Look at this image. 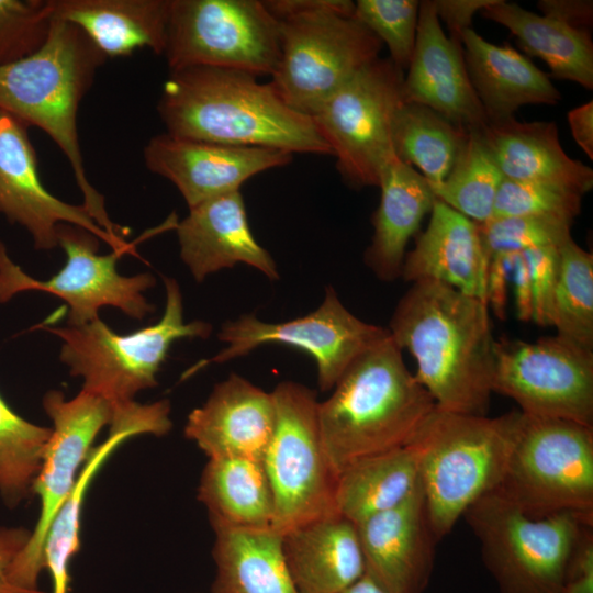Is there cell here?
Wrapping results in <instances>:
<instances>
[{
    "label": "cell",
    "mask_w": 593,
    "mask_h": 593,
    "mask_svg": "<svg viewBox=\"0 0 593 593\" xmlns=\"http://www.w3.org/2000/svg\"><path fill=\"white\" fill-rule=\"evenodd\" d=\"M388 331L415 358L414 376L437 409L486 415L495 345L486 302L438 281H415L398 302Z\"/></svg>",
    "instance_id": "cell-1"
},
{
    "label": "cell",
    "mask_w": 593,
    "mask_h": 593,
    "mask_svg": "<svg viewBox=\"0 0 593 593\" xmlns=\"http://www.w3.org/2000/svg\"><path fill=\"white\" fill-rule=\"evenodd\" d=\"M157 112L166 133L176 137L332 155L312 116L286 104L270 82L245 71L209 66L169 70Z\"/></svg>",
    "instance_id": "cell-2"
},
{
    "label": "cell",
    "mask_w": 593,
    "mask_h": 593,
    "mask_svg": "<svg viewBox=\"0 0 593 593\" xmlns=\"http://www.w3.org/2000/svg\"><path fill=\"white\" fill-rule=\"evenodd\" d=\"M318 402V424L338 475L351 462L413 443L436 404L390 333L361 354Z\"/></svg>",
    "instance_id": "cell-3"
},
{
    "label": "cell",
    "mask_w": 593,
    "mask_h": 593,
    "mask_svg": "<svg viewBox=\"0 0 593 593\" xmlns=\"http://www.w3.org/2000/svg\"><path fill=\"white\" fill-rule=\"evenodd\" d=\"M105 59L79 27L53 18L36 52L0 66V111L54 141L71 167L82 205L111 236L123 239L127 230L110 220L102 195L87 177L77 126L79 104Z\"/></svg>",
    "instance_id": "cell-4"
},
{
    "label": "cell",
    "mask_w": 593,
    "mask_h": 593,
    "mask_svg": "<svg viewBox=\"0 0 593 593\" xmlns=\"http://www.w3.org/2000/svg\"><path fill=\"white\" fill-rule=\"evenodd\" d=\"M519 419V411L488 417L436 407L425 422L411 445L438 541L474 502L499 488Z\"/></svg>",
    "instance_id": "cell-5"
},
{
    "label": "cell",
    "mask_w": 593,
    "mask_h": 593,
    "mask_svg": "<svg viewBox=\"0 0 593 593\" xmlns=\"http://www.w3.org/2000/svg\"><path fill=\"white\" fill-rule=\"evenodd\" d=\"M164 281L163 316L133 333L116 334L100 318L81 326H38L61 339L60 360L72 377L82 378V390L113 405L134 401L136 393L157 385V372L172 343L211 334L212 326L206 322H184L178 282L172 278Z\"/></svg>",
    "instance_id": "cell-6"
},
{
    "label": "cell",
    "mask_w": 593,
    "mask_h": 593,
    "mask_svg": "<svg viewBox=\"0 0 593 593\" xmlns=\"http://www.w3.org/2000/svg\"><path fill=\"white\" fill-rule=\"evenodd\" d=\"M495 491L534 518L572 513L593 523V427L521 412Z\"/></svg>",
    "instance_id": "cell-7"
},
{
    "label": "cell",
    "mask_w": 593,
    "mask_h": 593,
    "mask_svg": "<svg viewBox=\"0 0 593 593\" xmlns=\"http://www.w3.org/2000/svg\"><path fill=\"white\" fill-rule=\"evenodd\" d=\"M500 593H561L573 548L586 525L572 513L526 515L497 491L463 514Z\"/></svg>",
    "instance_id": "cell-8"
},
{
    "label": "cell",
    "mask_w": 593,
    "mask_h": 593,
    "mask_svg": "<svg viewBox=\"0 0 593 593\" xmlns=\"http://www.w3.org/2000/svg\"><path fill=\"white\" fill-rule=\"evenodd\" d=\"M271 393L276 427L262 462L273 494V528L282 534L337 513V474L323 444L316 393L293 381Z\"/></svg>",
    "instance_id": "cell-9"
},
{
    "label": "cell",
    "mask_w": 593,
    "mask_h": 593,
    "mask_svg": "<svg viewBox=\"0 0 593 593\" xmlns=\"http://www.w3.org/2000/svg\"><path fill=\"white\" fill-rule=\"evenodd\" d=\"M169 70L209 66L271 76L280 55V22L262 0H171Z\"/></svg>",
    "instance_id": "cell-10"
},
{
    "label": "cell",
    "mask_w": 593,
    "mask_h": 593,
    "mask_svg": "<svg viewBox=\"0 0 593 593\" xmlns=\"http://www.w3.org/2000/svg\"><path fill=\"white\" fill-rule=\"evenodd\" d=\"M279 22L280 55L269 82L286 104L310 116L382 48L354 16L316 12Z\"/></svg>",
    "instance_id": "cell-11"
},
{
    "label": "cell",
    "mask_w": 593,
    "mask_h": 593,
    "mask_svg": "<svg viewBox=\"0 0 593 593\" xmlns=\"http://www.w3.org/2000/svg\"><path fill=\"white\" fill-rule=\"evenodd\" d=\"M403 80L402 69L389 57H379L312 115L348 184L378 187L384 169L396 158L392 128L404 102Z\"/></svg>",
    "instance_id": "cell-12"
},
{
    "label": "cell",
    "mask_w": 593,
    "mask_h": 593,
    "mask_svg": "<svg viewBox=\"0 0 593 593\" xmlns=\"http://www.w3.org/2000/svg\"><path fill=\"white\" fill-rule=\"evenodd\" d=\"M57 240L66 254V262L47 280L26 275L0 242L1 303L29 290L54 294L69 306L68 326H81L99 318V310L103 306H114L138 320L155 310L143 294L155 286V277L150 273L125 277L116 270L118 260L134 251L136 242L126 248L99 255L100 239L89 231L67 223L57 226Z\"/></svg>",
    "instance_id": "cell-13"
},
{
    "label": "cell",
    "mask_w": 593,
    "mask_h": 593,
    "mask_svg": "<svg viewBox=\"0 0 593 593\" xmlns=\"http://www.w3.org/2000/svg\"><path fill=\"white\" fill-rule=\"evenodd\" d=\"M492 389L524 414L593 427V350L562 336L495 339Z\"/></svg>",
    "instance_id": "cell-14"
},
{
    "label": "cell",
    "mask_w": 593,
    "mask_h": 593,
    "mask_svg": "<svg viewBox=\"0 0 593 593\" xmlns=\"http://www.w3.org/2000/svg\"><path fill=\"white\" fill-rule=\"evenodd\" d=\"M388 334V328L355 316L329 287L320 306L307 315L268 323L254 314H243L225 322L219 338L227 346L212 358L199 361L187 376L213 362L245 356L259 346L282 344L307 353L316 363L320 389L329 391L361 354Z\"/></svg>",
    "instance_id": "cell-15"
},
{
    "label": "cell",
    "mask_w": 593,
    "mask_h": 593,
    "mask_svg": "<svg viewBox=\"0 0 593 593\" xmlns=\"http://www.w3.org/2000/svg\"><path fill=\"white\" fill-rule=\"evenodd\" d=\"M43 406L53 427L32 489L40 497L41 511L29 544L11 568L13 582L31 590L40 589L49 525L74 489L98 433L111 424L114 413L112 403L85 390L70 400L60 391H48Z\"/></svg>",
    "instance_id": "cell-16"
},
{
    "label": "cell",
    "mask_w": 593,
    "mask_h": 593,
    "mask_svg": "<svg viewBox=\"0 0 593 593\" xmlns=\"http://www.w3.org/2000/svg\"><path fill=\"white\" fill-rule=\"evenodd\" d=\"M0 212L23 226L35 248L58 246L57 226L61 223L85 228L112 249L132 245L111 236L83 205L69 204L53 195L42 183L35 149L27 126L0 111Z\"/></svg>",
    "instance_id": "cell-17"
},
{
    "label": "cell",
    "mask_w": 593,
    "mask_h": 593,
    "mask_svg": "<svg viewBox=\"0 0 593 593\" xmlns=\"http://www.w3.org/2000/svg\"><path fill=\"white\" fill-rule=\"evenodd\" d=\"M143 156L147 169L175 184L189 209L240 191L249 178L293 159L276 148L193 141L166 132L147 142Z\"/></svg>",
    "instance_id": "cell-18"
},
{
    "label": "cell",
    "mask_w": 593,
    "mask_h": 593,
    "mask_svg": "<svg viewBox=\"0 0 593 593\" xmlns=\"http://www.w3.org/2000/svg\"><path fill=\"white\" fill-rule=\"evenodd\" d=\"M403 98L432 109L463 131H483L489 123L469 79L461 41L445 34L434 0L419 1Z\"/></svg>",
    "instance_id": "cell-19"
},
{
    "label": "cell",
    "mask_w": 593,
    "mask_h": 593,
    "mask_svg": "<svg viewBox=\"0 0 593 593\" xmlns=\"http://www.w3.org/2000/svg\"><path fill=\"white\" fill-rule=\"evenodd\" d=\"M366 573L389 593H424L439 542L429 524L421 480L396 506L357 524Z\"/></svg>",
    "instance_id": "cell-20"
},
{
    "label": "cell",
    "mask_w": 593,
    "mask_h": 593,
    "mask_svg": "<svg viewBox=\"0 0 593 593\" xmlns=\"http://www.w3.org/2000/svg\"><path fill=\"white\" fill-rule=\"evenodd\" d=\"M276 427L271 392L232 373L188 415L184 435L208 458L262 461Z\"/></svg>",
    "instance_id": "cell-21"
},
{
    "label": "cell",
    "mask_w": 593,
    "mask_h": 593,
    "mask_svg": "<svg viewBox=\"0 0 593 593\" xmlns=\"http://www.w3.org/2000/svg\"><path fill=\"white\" fill-rule=\"evenodd\" d=\"M175 230L180 257L198 282L237 264L253 267L269 280L279 279L272 256L250 230L240 191L190 208Z\"/></svg>",
    "instance_id": "cell-22"
},
{
    "label": "cell",
    "mask_w": 593,
    "mask_h": 593,
    "mask_svg": "<svg viewBox=\"0 0 593 593\" xmlns=\"http://www.w3.org/2000/svg\"><path fill=\"white\" fill-rule=\"evenodd\" d=\"M488 265L480 224L436 199L427 227L405 254L401 278L438 281L488 303Z\"/></svg>",
    "instance_id": "cell-23"
},
{
    "label": "cell",
    "mask_w": 593,
    "mask_h": 593,
    "mask_svg": "<svg viewBox=\"0 0 593 593\" xmlns=\"http://www.w3.org/2000/svg\"><path fill=\"white\" fill-rule=\"evenodd\" d=\"M506 179L551 186L580 195L593 187V170L563 150L555 122H489L481 131Z\"/></svg>",
    "instance_id": "cell-24"
},
{
    "label": "cell",
    "mask_w": 593,
    "mask_h": 593,
    "mask_svg": "<svg viewBox=\"0 0 593 593\" xmlns=\"http://www.w3.org/2000/svg\"><path fill=\"white\" fill-rule=\"evenodd\" d=\"M281 535L284 560L299 593H338L366 572L357 525L338 513Z\"/></svg>",
    "instance_id": "cell-25"
},
{
    "label": "cell",
    "mask_w": 593,
    "mask_h": 593,
    "mask_svg": "<svg viewBox=\"0 0 593 593\" xmlns=\"http://www.w3.org/2000/svg\"><path fill=\"white\" fill-rule=\"evenodd\" d=\"M466 69L489 122L513 118L526 104H556L561 94L548 76L510 46H497L474 30L461 34Z\"/></svg>",
    "instance_id": "cell-26"
},
{
    "label": "cell",
    "mask_w": 593,
    "mask_h": 593,
    "mask_svg": "<svg viewBox=\"0 0 593 593\" xmlns=\"http://www.w3.org/2000/svg\"><path fill=\"white\" fill-rule=\"evenodd\" d=\"M171 0H51L53 18L79 27L108 57L163 55Z\"/></svg>",
    "instance_id": "cell-27"
},
{
    "label": "cell",
    "mask_w": 593,
    "mask_h": 593,
    "mask_svg": "<svg viewBox=\"0 0 593 593\" xmlns=\"http://www.w3.org/2000/svg\"><path fill=\"white\" fill-rule=\"evenodd\" d=\"M378 187L380 203L365 262L378 279L392 281L401 277L407 243L430 213L436 197L421 172L398 158L384 169Z\"/></svg>",
    "instance_id": "cell-28"
},
{
    "label": "cell",
    "mask_w": 593,
    "mask_h": 593,
    "mask_svg": "<svg viewBox=\"0 0 593 593\" xmlns=\"http://www.w3.org/2000/svg\"><path fill=\"white\" fill-rule=\"evenodd\" d=\"M158 419L146 406H134L116 413L107 439L94 447L83 465L74 489L65 500L47 530L43 545V566L52 580L51 593H68L70 561L80 547V516L88 488L109 456L126 439L155 435Z\"/></svg>",
    "instance_id": "cell-29"
},
{
    "label": "cell",
    "mask_w": 593,
    "mask_h": 593,
    "mask_svg": "<svg viewBox=\"0 0 593 593\" xmlns=\"http://www.w3.org/2000/svg\"><path fill=\"white\" fill-rule=\"evenodd\" d=\"M211 525L215 566L211 593H299L284 560L281 533Z\"/></svg>",
    "instance_id": "cell-30"
},
{
    "label": "cell",
    "mask_w": 593,
    "mask_h": 593,
    "mask_svg": "<svg viewBox=\"0 0 593 593\" xmlns=\"http://www.w3.org/2000/svg\"><path fill=\"white\" fill-rule=\"evenodd\" d=\"M479 13L507 27L526 53L548 65L552 77L593 88V43L589 31L573 29L503 0H496Z\"/></svg>",
    "instance_id": "cell-31"
},
{
    "label": "cell",
    "mask_w": 593,
    "mask_h": 593,
    "mask_svg": "<svg viewBox=\"0 0 593 593\" xmlns=\"http://www.w3.org/2000/svg\"><path fill=\"white\" fill-rule=\"evenodd\" d=\"M211 523L237 528H273L275 501L260 460L209 458L198 488Z\"/></svg>",
    "instance_id": "cell-32"
},
{
    "label": "cell",
    "mask_w": 593,
    "mask_h": 593,
    "mask_svg": "<svg viewBox=\"0 0 593 593\" xmlns=\"http://www.w3.org/2000/svg\"><path fill=\"white\" fill-rule=\"evenodd\" d=\"M418 482L413 445L358 459L337 475L336 511L357 525L403 502Z\"/></svg>",
    "instance_id": "cell-33"
},
{
    "label": "cell",
    "mask_w": 593,
    "mask_h": 593,
    "mask_svg": "<svg viewBox=\"0 0 593 593\" xmlns=\"http://www.w3.org/2000/svg\"><path fill=\"white\" fill-rule=\"evenodd\" d=\"M466 132L432 109L404 101L393 123V150L398 159L437 184L449 174Z\"/></svg>",
    "instance_id": "cell-34"
},
{
    "label": "cell",
    "mask_w": 593,
    "mask_h": 593,
    "mask_svg": "<svg viewBox=\"0 0 593 593\" xmlns=\"http://www.w3.org/2000/svg\"><path fill=\"white\" fill-rule=\"evenodd\" d=\"M503 179L481 131H467L447 177L437 184H429L437 200L483 224L493 216Z\"/></svg>",
    "instance_id": "cell-35"
},
{
    "label": "cell",
    "mask_w": 593,
    "mask_h": 593,
    "mask_svg": "<svg viewBox=\"0 0 593 593\" xmlns=\"http://www.w3.org/2000/svg\"><path fill=\"white\" fill-rule=\"evenodd\" d=\"M552 326L557 335L593 350V255L572 237L558 247Z\"/></svg>",
    "instance_id": "cell-36"
},
{
    "label": "cell",
    "mask_w": 593,
    "mask_h": 593,
    "mask_svg": "<svg viewBox=\"0 0 593 593\" xmlns=\"http://www.w3.org/2000/svg\"><path fill=\"white\" fill-rule=\"evenodd\" d=\"M51 434L52 427L24 419L0 395V496L8 507L31 495Z\"/></svg>",
    "instance_id": "cell-37"
},
{
    "label": "cell",
    "mask_w": 593,
    "mask_h": 593,
    "mask_svg": "<svg viewBox=\"0 0 593 593\" xmlns=\"http://www.w3.org/2000/svg\"><path fill=\"white\" fill-rule=\"evenodd\" d=\"M419 1L358 0L354 18L387 45L390 59L407 69L416 41Z\"/></svg>",
    "instance_id": "cell-38"
},
{
    "label": "cell",
    "mask_w": 593,
    "mask_h": 593,
    "mask_svg": "<svg viewBox=\"0 0 593 593\" xmlns=\"http://www.w3.org/2000/svg\"><path fill=\"white\" fill-rule=\"evenodd\" d=\"M572 222L548 216L492 217L480 224L488 259L495 254L559 247L571 238Z\"/></svg>",
    "instance_id": "cell-39"
},
{
    "label": "cell",
    "mask_w": 593,
    "mask_h": 593,
    "mask_svg": "<svg viewBox=\"0 0 593 593\" xmlns=\"http://www.w3.org/2000/svg\"><path fill=\"white\" fill-rule=\"evenodd\" d=\"M53 20L51 0H0V66L36 52Z\"/></svg>",
    "instance_id": "cell-40"
},
{
    "label": "cell",
    "mask_w": 593,
    "mask_h": 593,
    "mask_svg": "<svg viewBox=\"0 0 593 593\" xmlns=\"http://www.w3.org/2000/svg\"><path fill=\"white\" fill-rule=\"evenodd\" d=\"M582 195L560 188L504 178L492 217L548 216L573 220L581 212Z\"/></svg>",
    "instance_id": "cell-41"
},
{
    "label": "cell",
    "mask_w": 593,
    "mask_h": 593,
    "mask_svg": "<svg viewBox=\"0 0 593 593\" xmlns=\"http://www.w3.org/2000/svg\"><path fill=\"white\" fill-rule=\"evenodd\" d=\"M523 253L532 286L533 317L540 326H552V303L558 271V247H538Z\"/></svg>",
    "instance_id": "cell-42"
},
{
    "label": "cell",
    "mask_w": 593,
    "mask_h": 593,
    "mask_svg": "<svg viewBox=\"0 0 593 593\" xmlns=\"http://www.w3.org/2000/svg\"><path fill=\"white\" fill-rule=\"evenodd\" d=\"M593 525H586L573 548L561 593H593Z\"/></svg>",
    "instance_id": "cell-43"
},
{
    "label": "cell",
    "mask_w": 593,
    "mask_h": 593,
    "mask_svg": "<svg viewBox=\"0 0 593 593\" xmlns=\"http://www.w3.org/2000/svg\"><path fill=\"white\" fill-rule=\"evenodd\" d=\"M30 538L31 530L24 527H0V593H45L41 589H24L11 578V568Z\"/></svg>",
    "instance_id": "cell-44"
},
{
    "label": "cell",
    "mask_w": 593,
    "mask_h": 593,
    "mask_svg": "<svg viewBox=\"0 0 593 593\" xmlns=\"http://www.w3.org/2000/svg\"><path fill=\"white\" fill-rule=\"evenodd\" d=\"M262 3L278 21L316 12L353 16L355 11V2L350 0H262Z\"/></svg>",
    "instance_id": "cell-45"
},
{
    "label": "cell",
    "mask_w": 593,
    "mask_h": 593,
    "mask_svg": "<svg viewBox=\"0 0 593 593\" xmlns=\"http://www.w3.org/2000/svg\"><path fill=\"white\" fill-rule=\"evenodd\" d=\"M495 1L434 0V4L439 20L441 19L449 30V36L461 41V34L465 30L470 29L474 14Z\"/></svg>",
    "instance_id": "cell-46"
},
{
    "label": "cell",
    "mask_w": 593,
    "mask_h": 593,
    "mask_svg": "<svg viewBox=\"0 0 593 593\" xmlns=\"http://www.w3.org/2000/svg\"><path fill=\"white\" fill-rule=\"evenodd\" d=\"M512 254H495L489 259L486 301L499 318H505L507 286L511 280Z\"/></svg>",
    "instance_id": "cell-47"
},
{
    "label": "cell",
    "mask_w": 593,
    "mask_h": 593,
    "mask_svg": "<svg viewBox=\"0 0 593 593\" xmlns=\"http://www.w3.org/2000/svg\"><path fill=\"white\" fill-rule=\"evenodd\" d=\"M542 15L556 19L573 29L592 26L593 2L591 0H540L537 2Z\"/></svg>",
    "instance_id": "cell-48"
},
{
    "label": "cell",
    "mask_w": 593,
    "mask_h": 593,
    "mask_svg": "<svg viewBox=\"0 0 593 593\" xmlns=\"http://www.w3.org/2000/svg\"><path fill=\"white\" fill-rule=\"evenodd\" d=\"M510 282L513 284L517 318L521 322H530L533 317L532 286L528 268L522 251L512 254Z\"/></svg>",
    "instance_id": "cell-49"
},
{
    "label": "cell",
    "mask_w": 593,
    "mask_h": 593,
    "mask_svg": "<svg viewBox=\"0 0 593 593\" xmlns=\"http://www.w3.org/2000/svg\"><path fill=\"white\" fill-rule=\"evenodd\" d=\"M573 138L583 152L593 158V102L589 101L568 113Z\"/></svg>",
    "instance_id": "cell-50"
},
{
    "label": "cell",
    "mask_w": 593,
    "mask_h": 593,
    "mask_svg": "<svg viewBox=\"0 0 593 593\" xmlns=\"http://www.w3.org/2000/svg\"><path fill=\"white\" fill-rule=\"evenodd\" d=\"M338 593H389L369 574H365L351 585L339 591Z\"/></svg>",
    "instance_id": "cell-51"
}]
</instances>
